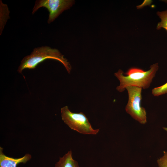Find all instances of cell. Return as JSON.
Wrapping results in <instances>:
<instances>
[{
  "mask_svg": "<svg viewBox=\"0 0 167 167\" xmlns=\"http://www.w3.org/2000/svg\"><path fill=\"white\" fill-rule=\"evenodd\" d=\"M159 69L158 63L151 65L147 71L136 67H131L126 73L119 69L114 73L115 76L119 80L120 84L116 88L120 92L125 91L129 86H135L145 89L148 88Z\"/></svg>",
  "mask_w": 167,
  "mask_h": 167,
  "instance_id": "1",
  "label": "cell"
},
{
  "mask_svg": "<svg viewBox=\"0 0 167 167\" xmlns=\"http://www.w3.org/2000/svg\"><path fill=\"white\" fill-rule=\"evenodd\" d=\"M47 59H53L61 62L70 73L71 66L67 59L57 49L48 46H42L33 49L31 54L24 57L18 69L19 73L25 69H35L40 63Z\"/></svg>",
  "mask_w": 167,
  "mask_h": 167,
  "instance_id": "2",
  "label": "cell"
},
{
  "mask_svg": "<svg viewBox=\"0 0 167 167\" xmlns=\"http://www.w3.org/2000/svg\"><path fill=\"white\" fill-rule=\"evenodd\" d=\"M61 112L62 120L71 129L84 134L95 135L99 132V129H94L92 128L83 113H73L67 106L62 108Z\"/></svg>",
  "mask_w": 167,
  "mask_h": 167,
  "instance_id": "3",
  "label": "cell"
},
{
  "mask_svg": "<svg viewBox=\"0 0 167 167\" xmlns=\"http://www.w3.org/2000/svg\"><path fill=\"white\" fill-rule=\"evenodd\" d=\"M142 88L135 86L127 87L128 101L125 107L126 113L142 124L147 122L145 109L141 106Z\"/></svg>",
  "mask_w": 167,
  "mask_h": 167,
  "instance_id": "4",
  "label": "cell"
},
{
  "mask_svg": "<svg viewBox=\"0 0 167 167\" xmlns=\"http://www.w3.org/2000/svg\"><path fill=\"white\" fill-rule=\"evenodd\" d=\"M74 3L71 0H37L32 9V14H34L41 7L46 8L49 12L48 24L52 22L62 12L69 9Z\"/></svg>",
  "mask_w": 167,
  "mask_h": 167,
  "instance_id": "5",
  "label": "cell"
},
{
  "mask_svg": "<svg viewBox=\"0 0 167 167\" xmlns=\"http://www.w3.org/2000/svg\"><path fill=\"white\" fill-rule=\"evenodd\" d=\"M3 148L0 147V167H17L18 164L26 163L32 158L31 155L26 153L22 157L14 158L6 156L3 152Z\"/></svg>",
  "mask_w": 167,
  "mask_h": 167,
  "instance_id": "6",
  "label": "cell"
},
{
  "mask_svg": "<svg viewBox=\"0 0 167 167\" xmlns=\"http://www.w3.org/2000/svg\"><path fill=\"white\" fill-rule=\"evenodd\" d=\"M55 167H79L78 162L72 157L71 150L69 151L62 157H60Z\"/></svg>",
  "mask_w": 167,
  "mask_h": 167,
  "instance_id": "7",
  "label": "cell"
},
{
  "mask_svg": "<svg viewBox=\"0 0 167 167\" xmlns=\"http://www.w3.org/2000/svg\"><path fill=\"white\" fill-rule=\"evenodd\" d=\"M157 15L161 19V22L157 24L156 29L159 30L162 28L167 31V9L162 11H158Z\"/></svg>",
  "mask_w": 167,
  "mask_h": 167,
  "instance_id": "8",
  "label": "cell"
},
{
  "mask_svg": "<svg viewBox=\"0 0 167 167\" xmlns=\"http://www.w3.org/2000/svg\"><path fill=\"white\" fill-rule=\"evenodd\" d=\"M166 93H167V82L152 90V94L154 96H159Z\"/></svg>",
  "mask_w": 167,
  "mask_h": 167,
  "instance_id": "9",
  "label": "cell"
},
{
  "mask_svg": "<svg viewBox=\"0 0 167 167\" xmlns=\"http://www.w3.org/2000/svg\"><path fill=\"white\" fill-rule=\"evenodd\" d=\"M163 153V155L157 161L159 167H167V152L164 151Z\"/></svg>",
  "mask_w": 167,
  "mask_h": 167,
  "instance_id": "10",
  "label": "cell"
},
{
  "mask_svg": "<svg viewBox=\"0 0 167 167\" xmlns=\"http://www.w3.org/2000/svg\"><path fill=\"white\" fill-rule=\"evenodd\" d=\"M163 129L165 131L167 132V127H164L163 128Z\"/></svg>",
  "mask_w": 167,
  "mask_h": 167,
  "instance_id": "11",
  "label": "cell"
}]
</instances>
